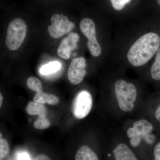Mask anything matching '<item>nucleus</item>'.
<instances>
[{
	"instance_id": "obj_1",
	"label": "nucleus",
	"mask_w": 160,
	"mask_h": 160,
	"mask_svg": "<svg viewBox=\"0 0 160 160\" xmlns=\"http://www.w3.org/2000/svg\"><path fill=\"white\" fill-rule=\"evenodd\" d=\"M160 38L154 32H149L138 39L130 48L127 58L132 66L139 67L145 65L159 49Z\"/></svg>"
},
{
	"instance_id": "obj_2",
	"label": "nucleus",
	"mask_w": 160,
	"mask_h": 160,
	"mask_svg": "<svg viewBox=\"0 0 160 160\" xmlns=\"http://www.w3.org/2000/svg\"><path fill=\"white\" fill-rule=\"evenodd\" d=\"M115 91L121 110L126 112L132 110L137 97V91L134 85L127 83L125 80H118L115 84Z\"/></svg>"
},
{
	"instance_id": "obj_3",
	"label": "nucleus",
	"mask_w": 160,
	"mask_h": 160,
	"mask_svg": "<svg viewBox=\"0 0 160 160\" xmlns=\"http://www.w3.org/2000/svg\"><path fill=\"white\" fill-rule=\"evenodd\" d=\"M153 130L152 124L147 120L142 119L134 122L133 127L127 130V134L130 139V143L133 147H137L143 139L147 144L152 145L154 143L155 137L151 134Z\"/></svg>"
},
{
	"instance_id": "obj_4",
	"label": "nucleus",
	"mask_w": 160,
	"mask_h": 160,
	"mask_svg": "<svg viewBox=\"0 0 160 160\" xmlns=\"http://www.w3.org/2000/svg\"><path fill=\"white\" fill-rule=\"evenodd\" d=\"M27 26L25 21L21 18L12 20L8 25L6 44L8 49L16 50L20 48L26 38Z\"/></svg>"
},
{
	"instance_id": "obj_5",
	"label": "nucleus",
	"mask_w": 160,
	"mask_h": 160,
	"mask_svg": "<svg viewBox=\"0 0 160 160\" xmlns=\"http://www.w3.org/2000/svg\"><path fill=\"white\" fill-rule=\"evenodd\" d=\"M51 25L48 28L50 36L58 38L68 33L74 28V23L70 22L66 16L54 14L51 18Z\"/></svg>"
},
{
	"instance_id": "obj_6",
	"label": "nucleus",
	"mask_w": 160,
	"mask_h": 160,
	"mask_svg": "<svg viewBox=\"0 0 160 160\" xmlns=\"http://www.w3.org/2000/svg\"><path fill=\"white\" fill-rule=\"evenodd\" d=\"M92 105L91 95L89 92L83 90L79 92L72 103V113L79 119L86 118L91 111Z\"/></svg>"
},
{
	"instance_id": "obj_7",
	"label": "nucleus",
	"mask_w": 160,
	"mask_h": 160,
	"mask_svg": "<svg viewBox=\"0 0 160 160\" xmlns=\"http://www.w3.org/2000/svg\"><path fill=\"white\" fill-rule=\"evenodd\" d=\"M86 60L85 58L80 57L72 61L68 70V78L73 85H78L84 79L87 71Z\"/></svg>"
},
{
	"instance_id": "obj_8",
	"label": "nucleus",
	"mask_w": 160,
	"mask_h": 160,
	"mask_svg": "<svg viewBox=\"0 0 160 160\" xmlns=\"http://www.w3.org/2000/svg\"><path fill=\"white\" fill-rule=\"evenodd\" d=\"M79 35L75 32H70L62 40L57 50L58 55L64 59H69L71 51L77 47Z\"/></svg>"
},
{
	"instance_id": "obj_9",
	"label": "nucleus",
	"mask_w": 160,
	"mask_h": 160,
	"mask_svg": "<svg viewBox=\"0 0 160 160\" xmlns=\"http://www.w3.org/2000/svg\"><path fill=\"white\" fill-rule=\"evenodd\" d=\"M80 29L88 41H97L96 37V27L94 22L89 18L83 19L80 23Z\"/></svg>"
},
{
	"instance_id": "obj_10",
	"label": "nucleus",
	"mask_w": 160,
	"mask_h": 160,
	"mask_svg": "<svg viewBox=\"0 0 160 160\" xmlns=\"http://www.w3.org/2000/svg\"><path fill=\"white\" fill-rule=\"evenodd\" d=\"M115 160H138L136 156L126 144H118L113 150Z\"/></svg>"
},
{
	"instance_id": "obj_11",
	"label": "nucleus",
	"mask_w": 160,
	"mask_h": 160,
	"mask_svg": "<svg viewBox=\"0 0 160 160\" xmlns=\"http://www.w3.org/2000/svg\"><path fill=\"white\" fill-rule=\"evenodd\" d=\"M26 112L30 115H38L40 117H46L47 109L45 105L41 103L29 102L26 106Z\"/></svg>"
},
{
	"instance_id": "obj_12",
	"label": "nucleus",
	"mask_w": 160,
	"mask_h": 160,
	"mask_svg": "<svg viewBox=\"0 0 160 160\" xmlns=\"http://www.w3.org/2000/svg\"><path fill=\"white\" fill-rule=\"evenodd\" d=\"M33 101L36 102L44 104L47 103L50 105L55 106L59 103V98L54 95L46 93L43 92H37L33 98Z\"/></svg>"
},
{
	"instance_id": "obj_13",
	"label": "nucleus",
	"mask_w": 160,
	"mask_h": 160,
	"mask_svg": "<svg viewBox=\"0 0 160 160\" xmlns=\"http://www.w3.org/2000/svg\"><path fill=\"white\" fill-rule=\"evenodd\" d=\"M75 160H99L97 154L88 146H83L78 149Z\"/></svg>"
},
{
	"instance_id": "obj_14",
	"label": "nucleus",
	"mask_w": 160,
	"mask_h": 160,
	"mask_svg": "<svg viewBox=\"0 0 160 160\" xmlns=\"http://www.w3.org/2000/svg\"><path fill=\"white\" fill-rule=\"evenodd\" d=\"M61 67V63L58 62H50L42 67L40 72L43 75L51 74L58 71Z\"/></svg>"
},
{
	"instance_id": "obj_15",
	"label": "nucleus",
	"mask_w": 160,
	"mask_h": 160,
	"mask_svg": "<svg viewBox=\"0 0 160 160\" xmlns=\"http://www.w3.org/2000/svg\"><path fill=\"white\" fill-rule=\"evenodd\" d=\"M151 74L153 79L160 80V48L157 52L154 63L152 66Z\"/></svg>"
},
{
	"instance_id": "obj_16",
	"label": "nucleus",
	"mask_w": 160,
	"mask_h": 160,
	"mask_svg": "<svg viewBox=\"0 0 160 160\" xmlns=\"http://www.w3.org/2000/svg\"><path fill=\"white\" fill-rule=\"evenodd\" d=\"M28 88L32 91L37 92L43 91L42 86V83L38 78L34 77H30L28 78L26 82Z\"/></svg>"
},
{
	"instance_id": "obj_17",
	"label": "nucleus",
	"mask_w": 160,
	"mask_h": 160,
	"mask_svg": "<svg viewBox=\"0 0 160 160\" xmlns=\"http://www.w3.org/2000/svg\"><path fill=\"white\" fill-rule=\"evenodd\" d=\"M87 45L89 52L93 56L95 57L99 56L102 52V48L98 41H88Z\"/></svg>"
},
{
	"instance_id": "obj_18",
	"label": "nucleus",
	"mask_w": 160,
	"mask_h": 160,
	"mask_svg": "<svg viewBox=\"0 0 160 160\" xmlns=\"http://www.w3.org/2000/svg\"><path fill=\"white\" fill-rule=\"evenodd\" d=\"M51 123L46 117L38 116L36 121L33 123L35 128L38 129H45L49 128Z\"/></svg>"
},
{
	"instance_id": "obj_19",
	"label": "nucleus",
	"mask_w": 160,
	"mask_h": 160,
	"mask_svg": "<svg viewBox=\"0 0 160 160\" xmlns=\"http://www.w3.org/2000/svg\"><path fill=\"white\" fill-rule=\"evenodd\" d=\"M9 143L6 139L1 138L0 139V159H3L9 154Z\"/></svg>"
},
{
	"instance_id": "obj_20",
	"label": "nucleus",
	"mask_w": 160,
	"mask_h": 160,
	"mask_svg": "<svg viewBox=\"0 0 160 160\" xmlns=\"http://www.w3.org/2000/svg\"><path fill=\"white\" fill-rule=\"evenodd\" d=\"M112 7L116 10H121L123 9L126 4L130 2L131 0H110Z\"/></svg>"
},
{
	"instance_id": "obj_21",
	"label": "nucleus",
	"mask_w": 160,
	"mask_h": 160,
	"mask_svg": "<svg viewBox=\"0 0 160 160\" xmlns=\"http://www.w3.org/2000/svg\"><path fill=\"white\" fill-rule=\"evenodd\" d=\"M154 160H160V142L155 146L154 149Z\"/></svg>"
},
{
	"instance_id": "obj_22",
	"label": "nucleus",
	"mask_w": 160,
	"mask_h": 160,
	"mask_svg": "<svg viewBox=\"0 0 160 160\" xmlns=\"http://www.w3.org/2000/svg\"><path fill=\"white\" fill-rule=\"evenodd\" d=\"M33 160H52L46 154H40L37 156Z\"/></svg>"
},
{
	"instance_id": "obj_23",
	"label": "nucleus",
	"mask_w": 160,
	"mask_h": 160,
	"mask_svg": "<svg viewBox=\"0 0 160 160\" xmlns=\"http://www.w3.org/2000/svg\"><path fill=\"white\" fill-rule=\"evenodd\" d=\"M155 116L156 119L160 122V105L156 110L155 112Z\"/></svg>"
},
{
	"instance_id": "obj_24",
	"label": "nucleus",
	"mask_w": 160,
	"mask_h": 160,
	"mask_svg": "<svg viewBox=\"0 0 160 160\" xmlns=\"http://www.w3.org/2000/svg\"><path fill=\"white\" fill-rule=\"evenodd\" d=\"M3 102V96L2 95V93L0 94V107L2 106V104Z\"/></svg>"
},
{
	"instance_id": "obj_25",
	"label": "nucleus",
	"mask_w": 160,
	"mask_h": 160,
	"mask_svg": "<svg viewBox=\"0 0 160 160\" xmlns=\"http://www.w3.org/2000/svg\"><path fill=\"white\" fill-rule=\"evenodd\" d=\"M158 3L159 5L160 6V0H157Z\"/></svg>"
}]
</instances>
